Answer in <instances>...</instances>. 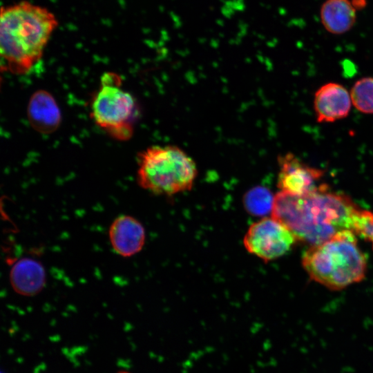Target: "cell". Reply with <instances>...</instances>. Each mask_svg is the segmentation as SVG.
Segmentation results:
<instances>
[{"label":"cell","instance_id":"cell-1","mask_svg":"<svg viewBox=\"0 0 373 373\" xmlns=\"http://www.w3.org/2000/svg\"><path fill=\"white\" fill-rule=\"evenodd\" d=\"M358 209L347 196L329 192L322 185L317 191L302 196L278 192L271 217L285 225L296 240L313 245L340 232L354 231Z\"/></svg>","mask_w":373,"mask_h":373},{"label":"cell","instance_id":"cell-2","mask_svg":"<svg viewBox=\"0 0 373 373\" xmlns=\"http://www.w3.org/2000/svg\"><path fill=\"white\" fill-rule=\"evenodd\" d=\"M59 25L47 8L29 1L2 6L0 12L1 68L23 75L41 58L45 47Z\"/></svg>","mask_w":373,"mask_h":373},{"label":"cell","instance_id":"cell-3","mask_svg":"<svg viewBox=\"0 0 373 373\" xmlns=\"http://www.w3.org/2000/svg\"><path fill=\"white\" fill-rule=\"evenodd\" d=\"M302 263L311 279L333 290L361 281L367 269L366 257L350 230L311 245L305 251Z\"/></svg>","mask_w":373,"mask_h":373},{"label":"cell","instance_id":"cell-4","mask_svg":"<svg viewBox=\"0 0 373 373\" xmlns=\"http://www.w3.org/2000/svg\"><path fill=\"white\" fill-rule=\"evenodd\" d=\"M137 180L144 189L172 195L190 190L198 175L195 162L181 148L155 145L139 153Z\"/></svg>","mask_w":373,"mask_h":373},{"label":"cell","instance_id":"cell-5","mask_svg":"<svg viewBox=\"0 0 373 373\" xmlns=\"http://www.w3.org/2000/svg\"><path fill=\"white\" fill-rule=\"evenodd\" d=\"M136 110L135 100L122 88L120 76L105 73L91 102L90 114L95 123L113 138L127 140L133 135Z\"/></svg>","mask_w":373,"mask_h":373},{"label":"cell","instance_id":"cell-6","mask_svg":"<svg viewBox=\"0 0 373 373\" xmlns=\"http://www.w3.org/2000/svg\"><path fill=\"white\" fill-rule=\"evenodd\" d=\"M296 240L285 225L271 217L253 223L245 235L243 244L250 254L269 261L286 254Z\"/></svg>","mask_w":373,"mask_h":373},{"label":"cell","instance_id":"cell-7","mask_svg":"<svg viewBox=\"0 0 373 373\" xmlns=\"http://www.w3.org/2000/svg\"><path fill=\"white\" fill-rule=\"evenodd\" d=\"M278 160L280 171L277 184L280 191L302 196L322 186L316 184L323 175L321 170L310 167L291 153L281 155Z\"/></svg>","mask_w":373,"mask_h":373},{"label":"cell","instance_id":"cell-8","mask_svg":"<svg viewBox=\"0 0 373 373\" xmlns=\"http://www.w3.org/2000/svg\"><path fill=\"white\" fill-rule=\"evenodd\" d=\"M350 93L341 84L330 82L315 93L314 108L316 120L334 122L346 117L351 109Z\"/></svg>","mask_w":373,"mask_h":373},{"label":"cell","instance_id":"cell-9","mask_svg":"<svg viewBox=\"0 0 373 373\" xmlns=\"http://www.w3.org/2000/svg\"><path fill=\"white\" fill-rule=\"evenodd\" d=\"M108 237L112 248L118 255L130 257L142 250L145 242V230L137 219L123 215L112 222Z\"/></svg>","mask_w":373,"mask_h":373},{"label":"cell","instance_id":"cell-10","mask_svg":"<svg viewBox=\"0 0 373 373\" xmlns=\"http://www.w3.org/2000/svg\"><path fill=\"white\" fill-rule=\"evenodd\" d=\"M27 113L30 125L41 133L54 132L61 123L59 106L46 90H39L33 93L28 102Z\"/></svg>","mask_w":373,"mask_h":373},{"label":"cell","instance_id":"cell-11","mask_svg":"<svg viewBox=\"0 0 373 373\" xmlns=\"http://www.w3.org/2000/svg\"><path fill=\"white\" fill-rule=\"evenodd\" d=\"M320 19L327 32L342 35L354 26L356 12L350 0H325L320 9Z\"/></svg>","mask_w":373,"mask_h":373},{"label":"cell","instance_id":"cell-12","mask_svg":"<svg viewBox=\"0 0 373 373\" xmlns=\"http://www.w3.org/2000/svg\"><path fill=\"white\" fill-rule=\"evenodd\" d=\"M11 285L15 291L23 296H34L44 287L45 272L36 260L23 258L19 260L10 271Z\"/></svg>","mask_w":373,"mask_h":373},{"label":"cell","instance_id":"cell-13","mask_svg":"<svg viewBox=\"0 0 373 373\" xmlns=\"http://www.w3.org/2000/svg\"><path fill=\"white\" fill-rule=\"evenodd\" d=\"M274 196L263 186H256L247 192L243 198L245 209L250 214L262 216L272 211Z\"/></svg>","mask_w":373,"mask_h":373},{"label":"cell","instance_id":"cell-14","mask_svg":"<svg viewBox=\"0 0 373 373\" xmlns=\"http://www.w3.org/2000/svg\"><path fill=\"white\" fill-rule=\"evenodd\" d=\"M352 103L362 113H373V77L356 81L350 90Z\"/></svg>","mask_w":373,"mask_h":373},{"label":"cell","instance_id":"cell-15","mask_svg":"<svg viewBox=\"0 0 373 373\" xmlns=\"http://www.w3.org/2000/svg\"><path fill=\"white\" fill-rule=\"evenodd\" d=\"M354 231L370 242L373 247V213L358 209L354 218Z\"/></svg>","mask_w":373,"mask_h":373},{"label":"cell","instance_id":"cell-16","mask_svg":"<svg viewBox=\"0 0 373 373\" xmlns=\"http://www.w3.org/2000/svg\"><path fill=\"white\" fill-rule=\"evenodd\" d=\"M118 373H128V372L122 371V372H118Z\"/></svg>","mask_w":373,"mask_h":373}]
</instances>
